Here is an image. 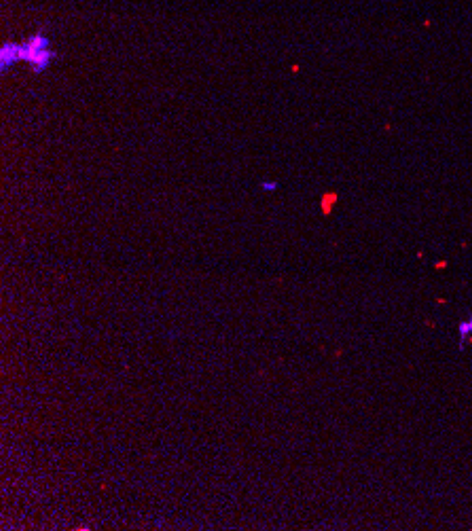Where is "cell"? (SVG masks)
I'll return each instance as SVG.
<instances>
[{"instance_id":"2","label":"cell","mask_w":472,"mask_h":531,"mask_svg":"<svg viewBox=\"0 0 472 531\" xmlns=\"http://www.w3.org/2000/svg\"><path fill=\"white\" fill-rule=\"evenodd\" d=\"M21 61H23L21 42L8 40V42H4L2 47H0V72H2V74H6L8 68L15 66V64H21Z\"/></svg>"},{"instance_id":"5","label":"cell","mask_w":472,"mask_h":531,"mask_svg":"<svg viewBox=\"0 0 472 531\" xmlns=\"http://www.w3.org/2000/svg\"><path fill=\"white\" fill-rule=\"evenodd\" d=\"M278 188H280L278 180H263L261 182V191H265V193H273V191H278Z\"/></svg>"},{"instance_id":"4","label":"cell","mask_w":472,"mask_h":531,"mask_svg":"<svg viewBox=\"0 0 472 531\" xmlns=\"http://www.w3.org/2000/svg\"><path fill=\"white\" fill-rule=\"evenodd\" d=\"M335 203H337V193H324L320 197V210H322V214H331Z\"/></svg>"},{"instance_id":"6","label":"cell","mask_w":472,"mask_h":531,"mask_svg":"<svg viewBox=\"0 0 472 531\" xmlns=\"http://www.w3.org/2000/svg\"><path fill=\"white\" fill-rule=\"evenodd\" d=\"M447 267V263H445V260H439V263H434V269H445Z\"/></svg>"},{"instance_id":"3","label":"cell","mask_w":472,"mask_h":531,"mask_svg":"<svg viewBox=\"0 0 472 531\" xmlns=\"http://www.w3.org/2000/svg\"><path fill=\"white\" fill-rule=\"evenodd\" d=\"M458 337H460V349H464V345L470 341V345H472V313L468 318L464 320H460L458 322Z\"/></svg>"},{"instance_id":"1","label":"cell","mask_w":472,"mask_h":531,"mask_svg":"<svg viewBox=\"0 0 472 531\" xmlns=\"http://www.w3.org/2000/svg\"><path fill=\"white\" fill-rule=\"evenodd\" d=\"M21 49H23V64H28L36 74L49 70L53 66V61L57 59L55 49L51 47V38L42 30L34 32L28 40H23Z\"/></svg>"}]
</instances>
